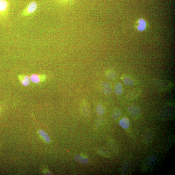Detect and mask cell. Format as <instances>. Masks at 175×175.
<instances>
[{
    "mask_svg": "<svg viewBox=\"0 0 175 175\" xmlns=\"http://www.w3.org/2000/svg\"><path fill=\"white\" fill-rule=\"evenodd\" d=\"M117 77V74L114 71H110L107 74V77L108 80H114Z\"/></svg>",
    "mask_w": 175,
    "mask_h": 175,
    "instance_id": "7c38bea8",
    "label": "cell"
},
{
    "mask_svg": "<svg viewBox=\"0 0 175 175\" xmlns=\"http://www.w3.org/2000/svg\"><path fill=\"white\" fill-rule=\"evenodd\" d=\"M123 92L122 85L121 83H119L116 85L115 88V93L117 95L121 94Z\"/></svg>",
    "mask_w": 175,
    "mask_h": 175,
    "instance_id": "8fae6325",
    "label": "cell"
},
{
    "mask_svg": "<svg viewBox=\"0 0 175 175\" xmlns=\"http://www.w3.org/2000/svg\"><path fill=\"white\" fill-rule=\"evenodd\" d=\"M38 8V4L35 1H32L22 11L21 16L23 17L28 16L35 12Z\"/></svg>",
    "mask_w": 175,
    "mask_h": 175,
    "instance_id": "6da1fadb",
    "label": "cell"
},
{
    "mask_svg": "<svg viewBox=\"0 0 175 175\" xmlns=\"http://www.w3.org/2000/svg\"><path fill=\"white\" fill-rule=\"evenodd\" d=\"M103 93L105 95H108L111 93L112 91V88L111 87V86H107L103 87Z\"/></svg>",
    "mask_w": 175,
    "mask_h": 175,
    "instance_id": "9a60e30c",
    "label": "cell"
},
{
    "mask_svg": "<svg viewBox=\"0 0 175 175\" xmlns=\"http://www.w3.org/2000/svg\"><path fill=\"white\" fill-rule=\"evenodd\" d=\"M10 3L7 0H0V14H7L9 10Z\"/></svg>",
    "mask_w": 175,
    "mask_h": 175,
    "instance_id": "3957f363",
    "label": "cell"
},
{
    "mask_svg": "<svg viewBox=\"0 0 175 175\" xmlns=\"http://www.w3.org/2000/svg\"><path fill=\"white\" fill-rule=\"evenodd\" d=\"M121 115V112L120 110L117 109L115 110L113 113V119L115 120L117 119Z\"/></svg>",
    "mask_w": 175,
    "mask_h": 175,
    "instance_id": "2e32d148",
    "label": "cell"
},
{
    "mask_svg": "<svg viewBox=\"0 0 175 175\" xmlns=\"http://www.w3.org/2000/svg\"><path fill=\"white\" fill-rule=\"evenodd\" d=\"M96 111L99 115H102L105 113V110L101 105H98L97 106L96 108Z\"/></svg>",
    "mask_w": 175,
    "mask_h": 175,
    "instance_id": "4fadbf2b",
    "label": "cell"
},
{
    "mask_svg": "<svg viewBox=\"0 0 175 175\" xmlns=\"http://www.w3.org/2000/svg\"><path fill=\"white\" fill-rule=\"evenodd\" d=\"M123 82L125 84L127 85L133 86L135 84L134 81L129 77L125 78L123 80Z\"/></svg>",
    "mask_w": 175,
    "mask_h": 175,
    "instance_id": "5bb4252c",
    "label": "cell"
},
{
    "mask_svg": "<svg viewBox=\"0 0 175 175\" xmlns=\"http://www.w3.org/2000/svg\"><path fill=\"white\" fill-rule=\"evenodd\" d=\"M128 111L131 115L134 116L139 115L140 113L139 108L136 105L130 106L128 108Z\"/></svg>",
    "mask_w": 175,
    "mask_h": 175,
    "instance_id": "5b68a950",
    "label": "cell"
},
{
    "mask_svg": "<svg viewBox=\"0 0 175 175\" xmlns=\"http://www.w3.org/2000/svg\"><path fill=\"white\" fill-rule=\"evenodd\" d=\"M38 133L46 142L48 143L50 142L51 139L50 137L46 132L42 130H39Z\"/></svg>",
    "mask_w": 175,
    "mask_h": 175,
    "instance_id": "30bf717a",
    "label": "cell"
},
{
    "mask_svg": "<svg viewBox=\"0 0 175 175\" xmlns=\"http://www.w3.org/2000/svg\"><path fill=\"white\" fill-rule=\"evenodd\" d=\"M119 124L123 129H127L129 126V120L127 118H123L120 120Z\"/></svg>",
    "mask_w": 175,
    "mask_h": 175,
    "instance_id": "9c48e42d",
    "label": "cell"
},
{
    "mask_svg": "<svg viewBox=\"0 0 175 175\" xmlns=\"http://www.w3.org/2000/svg\"><path fill=\"white\" fill-rule=\"evenodd\" d=\"M30 78L32 82L35 83H39L45 82L47 77L46 75L45 74H33L30 76Z\"/></svg>",
    "mask_w": 175,
    "mask_h": 175,
    "instance_id": "7a4b0ae2",
    "label": "cell"
},
{
    "mask_svg": "<svg viewBox=\"0 0 175 175\" xmlns=\"http://www.w3.org/2000/svg\"><path fill=\"white\" fill-rule=\"evenodd\" d=\"M75 159L76 161L83 164H87L89 162L88 159L87 158L83 157L79 154L76 155Z\"/></svg>",
    "mask_w": 175,
    "mask_h": 175,
    "instance_id": "ba28073f",
    "label": "cell"
},
{
    "mask_svg": "<svg viewBox=\"0 0 175 175\" xmlns=\"http://www.w3.org/2000/svg\"><path fill=\"white\" fill-rule=\"evenodd\" d=\"M138 25L137 26V30L141 32L143 31L146 28V23L144 19H140L138 21Z\"/></svg>",
    "mask_w": 175,
    "mask_h": 175,
    "instance_id": "52a82bcc",
    "label": "cell"
},
{
    "mask_svg": "<svg viewBox=\"0 0 175 175\" xmlns=\"http://www.w3.org/2000/svg\"><path fill=\"white\" fill-rule=\"evenodd\" d=\"M57 1L62 3H65L69 1H73V0H57Z\"/></svg>",
    "mask_w": 175,
    "mask_h": 175,
    "instance_id": "e0dca14e",
    "label": "cell"
},
{
    "mask_svg": "<svg viewBox=\"0 0 175 175\" xmlns=\"http://www.w3.org/2000/svg\"><path fill=\"white\" fill-rule=\"evenodd\" d=\"M18 80L22 85L27 86L30 84L31 78L30 76L25 75H20L18 76Z\"/></svg>",
    "mask_w": 175,
    "mask_h": 175,
    "instance_id": "277c9868",
    "label": "cell"
},
{
    "mask_svg": "<svg viewBox=\"0 0 175 175\" xmlns=\"http://www.w3.org/2000/svg\"><path fill=\"white\" fill-rule=\"evenodd\" d=\"M157 158L154 155L149 157L146 160V164L148 166L151 167L154 166L157 162Z\"/></svg>",
    "mask_w": 175,
    "mask_h": 175,
    "instance_id": "8992f818",
    "label": "cell"
}]
</instances>
